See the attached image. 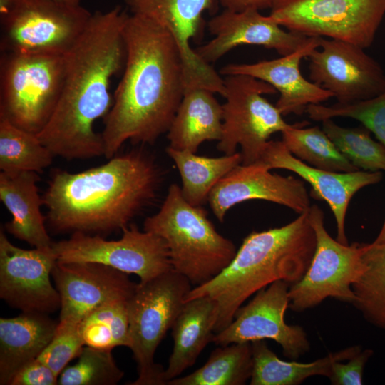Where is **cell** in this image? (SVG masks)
Segmentation results:
<instances>
[{"label": "cell", "mask_w": 385, "mask_h": 385, "mask_svg": "<svg viewBox=\"0 0 385 385\" xmlns=\"http://www.w3.org/2000/svg\"><path fill=\"white\" fill-rule=\"evenodd\" d=\"M92 16L57 0H0L1 53L64 55Z\"/></svg>", "instance_id": "ba28073f"}, {"label": "cell", "mask_w": 385, "mask_h": 385, "mask_svg": "<svg viewBox=\"0 0 385 385\" xmlns=\"http://www.w3.org/2000/svg\"><path fill=\"white\" fill-rule=\"evenodd\" d=\"M57 261L53 250H26L12 244L0 231V297L21 312L48 314L61 307L51 282Z\"/></svg>", "instance_id": "2e32d148"}, {"label": "cell", "mask_w": 385, "mask_h": 385, "mask_svg": "<svg viewBox=\"0 0 385 385\" xmlns=\"http://www.w3.org/2000/svg\"><path fill=\"white\" fill-rule=\"evenodd\" d=\"M128 14L117 6L97 11L79 38L63 55L64 78L56 107L36 134L53 153L67 160L104 155L101 133L93 125L109 112L112 78L125 63L123 28Z\"/></svg>", "instance_id": "7a4b0ae2"}, {"label": "cell", "mask_w": 385, "mask_h": 385, "mask_svg": "<svg viewBox=\"0 0 385 385\" xmlns=\"http://www.w3.org/2000/svg\"><path fill=\"white\" fill-rule=\"evenodd\" d=\"M269 170L279 168L292 171L312 187L311 196L324 200L332 211L337 225V240L348 245L345 219L349 202L361 188L379 183L381 171L359 170L337 173L312 167L293 155L281 140H269L258 160Z\"/></svg>", "instance_id": "ffe728a7"}, {"label": "cell", "mask_w": 385, "mask_h": 385, "mask_svg": "<svg viewBox=\"0 0 385 385\" xmlns=\"http://www.w3.org/2000/svg\"><path fill=\"white\" fill-rule=\"evenodd\" d=\"M225 8L233 11H242L247 9L263 10L271 9L276 0H218Z\"/></svg>", "instance_id": "f35d334b"}, {"label": "cell", "mask_w": 385, "mask_h": 385, "mask_svg": "<svg viewBox=\"0 0 385 385\" xmlns=\"http://www.w3.org/2000/svg\"><path fill=\"white\" fill-rule=\"evenodd\" d=\"M58 323L47 314L36 312L0 318L1 385H9L20 369L41 355L53 339Z\"/></svg>", "instance_id": "603a6c76"}, {"label": "cell", "mask_w": 385, "mask_h": 385, "mask_svg": "<svg viewBox=\"0 0 385 385\" xmlns=\"http://www.w3.org/2000/svg\"><path fill=\"white\" fill-rule=\"evenodd\" d=\"M308 215L316 235V248L303 277L289 287V307L300 312L329 297L352 304V285L364 269V243L345 245L334 239L325 228L322 210L316 205L310 206Z\"/></svg>", "instance_id": "8fae6325"}, {"label": "cell", "mask_w": 385, "mask_h": 385, "mask_svg": "<svg viewBox=\"0 0 385 385\" xmlns=\"http://www.w3.org/2000/svg\"><path fill=\"white\" fill-rule=\"evenodd\" d=\"M38 180L35 172H1L0 200L12 216L5 224L10 235L36 248H50L53 242L46 230V217L41 211L43 200L38 192Z\"/></svg>", "instance_id": "7402d4cb"}, {"label": "cell", "mask_w": 385, "mask_h": 385, "mask_svg": "<svg viewBox=\"0 0 385 385\" xmlns=\"http://www.w3.org/2000/svg\"><path fill=\"white\" fill-rule=\"evenodd\" d=\"M122 33L124 72L101 133L107 159L126 141L151 145L167 133L185 93L182 59L167 29L131 14Z\"/></svg>", "instance_id": "6da1fadb"}, {"label": "cell", "mask_w": 385, "mask_h": 385, "mask_svg": "<svg viewBox=\"0 0 385 385\" xmlns=\"http://www.w3.org/2000/svg\"><path fill=\"white\" fill-rule=\"evenodd\" d=\"M192 288L190 282L173 269L136 284L127 308L129 349L137 363L138 378L128 384L165 385V369L154 361V355Z\"/></svg>", "instance_id": "8992f818"}, {"label": "cell", "mask_w": 385, "mask_h": 385, "mask_svg": "<svg viewBox=\"0 0 385 385\" xmlns=\"http://www.w3.org/2000/svg\"><path fill=\"white\" fill-rule=\"evenodd\" d=\"M128 275L100 263L56 261L51 277L61 298L59 322L78 324L103 304L129 299L137 284Z\"/></svg>", "instance_id": "e0dca14e"}, {"label": "cell", "mask_w": 385, "mask_h": 385, "mask_svg": "<svg viewBox=\"0 0 385 385\" xmlns=\"http://www.w3.org/2000/svg\"><path fill=\"white\" fill-rule=\"evenodd\" d=\"M385 15V0H276L270 16L287 30L369 47Z\"/></svg>", "instance_id": "30bf717a"}, {"label": "cell", "mask_w": 385, "mask_h": 385, "mask_svg": "<svg viewBox=\"0 0 385 385\" xmlns=\"http://www.w3.org/2000/svg\"><path fill=\"white\" fill-rule=\"evenodd\" d=\"M58 380L51 368L36 359L20 369L9 385H56Z\"/></svg>", "instance_id": "74e56055"}, {"label": "cell", "mask_w": 385, "mask_h": 385, "mask_svg": "<svg viewBox=\"0 0 385 385\" xmlns=\"http://www.w3.org/2000/svg\"><path fill=\"white\" fill-rule=\"evenodd\" d=\"M322 123V130L339 150L359 170L385 171V147L374 140L365 127L345 128L332 119Z\"/></svg>", "instance_id": "d6a6232c"}, {"label": "cell", "mask_w": 385, "mask_h": 385, "mask_svg": "<svg viewBox=\"0 0 385 385\" xmlns=\"http://www.w3.org/2000/svg\"><path fill=\"white\" fill-rule=\"evenodd\" d=\"M225 76L222 132L217 148L231 155L240 146L242 164H252L258 161L270 136L291 124L263 97L277 92L272 86L247 75Z\"/></svg>", "instance_id": "9c48e42d"}, {"label": "cell", "mask_w": 385, "mask_h": 385, "mask_svg": "<svg viewBox=\"0 0 385 385\" xmlns=\"http://www.w3.org/2000/svg\"><path fill=\"white\" fill-rule=\"evenodd\" d=\"M163 178L154 158L141 149L79 173L58 170L42 196L46 221L57 232L122 230L153 202Z\"/></svg>", "instance_id": "3957f363"}, {"label": "cell", "mask_w": 385, "mask_h": 385, "mask_svg": "<svg viewBox=\"0 0 385 385\" xmlns=\"http://www.w3.org/2000/svg\"><path fill=\"white\" fill-rule=\"evenodd\" d=\"M363 272L352 285L354 305L364 318L385 331V243H364Z\"/></svg>", "instance_id": "f1b7e54d"}, {"label": "cell", "mask_w": 385, "mask_h": 385, "mask_svg": "<svg viewBox=\"0 0 385 385\" xmlns=\"http://www.w3.org/2000/svg\"><path fill=\"white\" fill-rule=\"evenodd\" d=\"M252 200L274 202L299 215L311 206L302 180L272 173L260 162L234 168L214 185L207 202L216 218L223 222L231 207Z\"/></svg>", "instance_id": "ac0fdd59"}, {"label": "cell", "mask_w": 385, "mask_h": 385, "mask_svg": "<svg viewBox=\"0 0 385 385\" xmlns=\"http://www.w3.org/2000/svg\"><path fill=\"white\" fill-rule=\"evenodd\" d=\"M131 14L146 16L167 29L182 59L185 92L205 88L225 94L224 78L204 61L190 46L201 38L203 14L215 11L218 0H123Z\"/></svg>", "instance_id": "4fadbf2b"}, {"label": "cell", "mask_w": 385, "mask_h": 385, "mask_svg": "<svg viewBox=\"0 0 385 385\" xmlns=\"http://www.w3.org/2000/svg\"><path fill=\"white\" fill-rule=\"evenodd\" d=\"M215 94L205 88L184 93L167 132L169 147L196 153L202 143L220 140L223 110Z\"/></svg>", "instance_id": "d4e9b609"}, {"label": "cell", "mask_w": 385, "mask_h": 385, "mask_svg": "<svg viewBox=\"0 0 385 385\" xmlns=\"http://www.w3.org/2000/svg\"><path fill=\"white\" fill-rule=\"evenodd\" d=\"M252 372L251 385H298L314 376L329 378L332 365L337 361H346L362 349L359 345L342 349L309 363L287 361L279 359L265 339L251 342Z\"/></svg>", "instance_id": "484cf974"}, {"label": "cell", "mask_w": 385, "mask_h": 385, "mask_svg": "<svg viewBox=\"0 0 385 385\" xmlns=\"http://www.w3.org/2000/svg\"><path fill=\"white\" fill-rule=\"evenodd\" d=\"M111 351L84 346L77 357L78 361L61 373L58 384H117L124 372L116 365Z\"/></svg>", "instance_id": "836d02e7"}, {"label": "cell", "mask_w": 385, "mask_h": 385, "mask_svg": "<svg viewBox=\"0 0 385 385\" xmlns=\"http://www.w3.org/2000/svg\"><path fill=\"white\" fill-rule=\"evenodd\" d=\"M372 242L376 244L385 243V219L379 235Z\"/></svg>", "instance_id": "ab89813d"}, {"label": "cell", "mask_w": 385, "mask_h": 385, "mask_svg": "<svg viewBox=\"0 0 385 385\" xmlns=\"http://www.w3.org/2000/svg\"><path fill=\"white\" fill-rule=\"evenodd\" d=\"M78 324L58 322L53 339L37 358L58 377L68 364L78 356L85 346Z\"/></svg>", "instance_id": "d590c367"}, {"label": "cell", "mask_w": 385, "mask_h": 385, "mask_svg": "<svg viewBox=\"0 0 385 385\" xmlns=\"http://www.w3.org/2000/svg\"><path fill=\"white\" fill-rule=\"evenodd\" d=\"M217 317V302L209 297L184 302L171 328L173 347L164 371L165 384L193 366L207 344L212 342Z\"/></svg>", "instance_id": "cb8c5ba5"}, {"label": "cell", "mask_w": 385, "mask_h": 385, "mask_svg": "<svg viewBox=\"0 0 385 385\" xmlns=\"http://www.w3.org/2000/svg\"><path fill=\"white\" fill-rule=\"evenodd\" d=\"M306 113L309 118L316 121L335 117L356 120L373 133L385 147V92L367 100L350 103L311 104L307 106Z\"/></svg>", "instance_id": "e575fe53"}, {"label": "cell", "mask_w": 385, "mask_h": 385, "mask_svg": "<svg viewBox=\"0 0 385 385\" xmlns=\"http://www.w3.org/2000/svg\"><path fill=\"white\" fill-rule=\"evenodd\" d=\"M321 37H309L308 41L294 52L280 58L254 63L228 64L220 73L247 75L263 81L279 93L275 104L282 115H301L309 105L320 104L333 97L324 88L307 80L301 73L304 58L319 46Z\"/></svg>", "instance_id": "44dd1931"}, {"label": "cell", "mask_w": 385, "mask_h": 385, "mask_svg": "<svg viewBox=\"0 0 385 385\" xmlns=\"http://www.w3.org/2000/svg\"><path fill=\"white\" fill-rule=\"evenodd\" d=\"M57 1H59L61 2L70 4V5L78 6V5H80V2L81 0H57Z\"/></svg>", "instance_id": "60d3db41"}, {"label": "cell", "mask_w": 385, "mask_h": 385, "mask_svg": "<svg viewBox=\"0 0 385 385\" xmlns=\"http://www.w3.org/2000/svg\"><path fill=\"white\" fill-rule=\"evenodd\" d=\"M207 27L214 38L194 50L209 64L241 45L261 46L286 56L304 46L309 38L284 30L270 16H263L257 9H225L208 21Z\"/></svg>", "instance_id": "d6986e66"}, {"label": "cell", "mask_w": 385, "mask_h": 385, "mask_svg": "<svg viewBox=\"0 0 385 385\" xmlns=\"http://www.w3.org/2000/svg\"><path fill=\"white\" fill-rule=\"evenodd\" d=\"M252 366L251 342L220 346L203 366L167 385H243L251 378Z\"/></svg>", "instance_id": "83f0119b"}, {"label": "cell", "mask_w": 385, "mask_h": 385, "mask_svg": "<svg viewBox=\"0 0 385 385\" xmlns=\"http://www.w3.org/2000/svg\"><path fill=\"white\" fill-rule=\"evenodd\" d=\"M143 230L165 240L173 270L192 287L219 274L237 252L233 242L217 231L207 212L186 201L176 183L169 186L159 210L146 217Z\"/></svg>", "instance_id": "5b68a950"}, {"label": "cell", "mask_w": 385, "mask_h": 385, "mask_svg": "<svg viewBox=\"0 0 385 385\" xmlns=\"http://www.w3.org/2000/svg\"><path fill=\"white\" fill-rule=\"evenodd\" d=\"M290 285L278 280L258 291L237 311L227 327L215 333L212 342L224 346L269 339L281 346L288 359H297L307 354L310 343L304 328L285 322Z\"/></svg>", "instance_id": "5bb4252c"}, {"label": "cell", "mask_w": 385, "mask_h": 385, "mask_svg": "<svg viewBox=\"0 0 385 385\" xmlns=\"http://www.w3.org/2000/svg\"><path fill=\"white\" fill-rule=\"evenodd\" d=\"M317 244L308 210L279 227L252 231L242 240L230 264L216 277L193 287L184 302L209 297L218 304L215 333L227 327L243 303L272 283L290 284L306 272Z\"/></svg>", "instance_id": "277c9868"}, {"label": "cell", "mask_w": 385, "mask_h": 385, "mask_svg": "<svg viewBox=\"0 0 385 385\" xmlns=\"http://www.w3.org/2000/svg\"><path fill=\"white\" fill-rule=\"evenodd\" d=\"M166 153L174 162L181 178L184 198L193 206L202 207L214 185L242 163L240 153L220 157H205L169 146Z\"/></svg>", "instance_id": "4316f807"}, {"label": "cell", "mask_w": 385, "mask_h": 385, "mask_svg": "<svg viewBox=\"0 0 385 385\" xmlns=\"http://www.w3.org/2000/svg\"><path fill=\"white\" fill-rule=\"evenodd\" d=\"M128 299L104 303L81 321L79 331L85 346L111 350L120 346L130 347Z\"/></svg>", "instance_id": "1f68e13d"}, {"label": "cell", "mask_w": 385, "mask_h": 385, "mask_svg": "<svg viewBox=\"0 0 385 385\" xmlns=\"http://www.w3.org/2000/svg\"><path fill=\"white\" fill-rule=\"evenodd\" d=\"M64 71L63 55L1 53L0 118L38 134L56 107Z\"/></svg>", "instance_id": "52a82bcc"}, {"label": "cell", "mask_w": 385, "mask_h": 385, "mask_svg": "<svg viewBox=\"0 0 385 385\" xmlns=\"http://www.w3.org/2000/svg\"><path fill=\"white\" fill-rule=\"evenodd\" d=\"M373 354L372 349H361L349 359L346 363H344V361L334 362L328 378L331 384L333 385H361L365 366Z\"/></svg>", "instance_id": "8d00e7d4"}, {"label": "cell", "mask_w": 385, "mask_h": 385, "mask_svg": "<svg viewBox=\"0 0 385 385\" xmlns=\"http://www.w3.org/2000/svg\"><path fill=\"white\" fill-rule=\"evenodd\" d=\"M121 237L107 240L99 235L73 232L67 239L53 242L57 261L100 263L148 281L172 270L170 254L160 236L140 230L134 224L122 230Z\"/></svg>", "instance_id": "7c38bea8"}, {"label": "cell", "mask_w": 385, "mask_h": 385, "mask_svg": "<svg viewBox=\"0 0 385 385\" xmlns=\"http://www.w3.org/2000/svg\"><path fill=\"white\" fill-rule=\"evenodd\" d=\"M309 79L329 91L337 103L367 100L385 92V73L364 48L333 38H320L307 56Z\"/></svg>", "instance_id": "9a60e30c"}, {"label": "cell", "mask_w": 385, "mask_h": 385, "mask_svg": "<svg viewBox=\"0 0 385 385\" xmlns=\"http://www.w3.org/2000/svg\"><path fill=\"white\" fill-rule=\"evenodd\" d=\"M55 156L36 134L0 118V169L6 174L24 171L41 173Z\"/></svg>", "instance_id": "4dcf8cb0"}, {"label": "cell", "mask_w": 385, "mask_h": 385, "mask_svg": "<svg viewBox=\"0 0 385 385\" xmlns=\"http://www.w3.org/2000/svg\"><path fill=\"white\" fill-rule=\"evenodd\" d=\"M296 123L282 131V141L289 152L307 164L322 170L348 173L359 170L317 126Z\"/></svg>", "instance_id": "f546056e"}]
</instances>
